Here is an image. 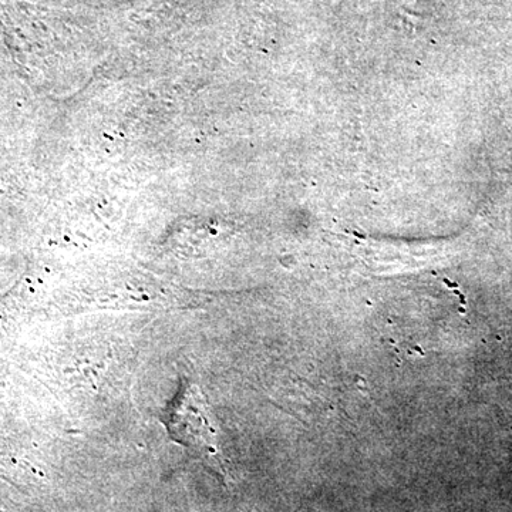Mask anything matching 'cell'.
<instances>
[{
    "instance_id": "1",
    "label": "cell",
    "mask_w": 512,
    "mask_h": 512,
    "mask_svg": "<svg viewBox=\"0 0 512 512\" xmlns=\"http://www.w3.org/2000/svg\"><path fill=\"white\" fill-rule=\"evenodd\" d=\"M161 423L171 440L200 458L222 480H228L211 409L197 384L181 380L177 394L161 414Z\"/></svg>"
}]
</instances>
